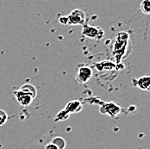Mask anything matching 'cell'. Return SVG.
I'll use <instances>...</instances> for the list:
<instances>
[{
    "label": "cell",
    "mask_w": 150,
    "mask_h": 149,
    "mask_svg": "<svg viewBox=\"0 0 150 149\" xmlns=\"http://www.w3.org/2000/svg\"><path fill=\"white\" fill-rule=\"evenodd\" d=\"M69 113H67L65 109H63V110H61L60 113H58L57 114V116H56V121L57 120H59V121H63V120L65 119H67V117H69Z\"/></svg>",
    "instance_id": "8fae6325"
},
{
    "label": "cell",
    "mask_w": 150,
    "mask_h": 149,
    "mask_svg": "<svg viewBox=\"0 0 150 149\" xmlns=\"http://www.w3.org/2000/svg\"><path fill=\"white\" fill-rule=\"evenodd\" d=\"M44 149H60L56 145H54L53 142H49L45 146Z\"/></svg>",
    "instance_id": "5bb4252c"
},
{
    "label": "cell",
    "mask_w": 150,
    "mask_h": 149,
    "mask_svg": "<svg viewBox=\"0 0 150 149\" xmlns=\"http://www.w3.org/2000/svg\"><path fill=\"white\" fill-rule=\"evenodd\" d=\"M7 120H8V116L6 112L3 109H0V126H3L4 124H5Z\"/></svg>",
    "instance_id": "7c38bea8"
},
{
    "label": "cell",
    "mask_w": 150,
    "mask_h": 149,
    "mask_svg": "<svg viewBox=\"0 0 150 149\" xmlns=\"http://www.w3.org/2000/svg\"><path fill=\"white\" fill-rule=\"evenodd\" d=\"M139 87L142 89H150V78L149 77H144L141 78L138 81Z\"/></svg>",
    "instance_id": "ba28073f"
},
{
    "label": "cell",
    "mask_w": 150,
    "mask_h": 149,
    "mask_svg": "<svg viewBox=\"0 0 150 149\" xmlns=\"http://www.w3.org/2000/svg\"><path fill=\"white\" fill-rule=\"evenodd\" d=\"M92 77V69L87 65H81L78 68V72L76 73V81L79 84L87 83Z\"/></svg>",
    "instance_id": "277c9868"
},
{
    "label": "cell",
    "mask_w": 150,
    "mask_h": 149,
    "mask_svg": "<svg viewBox=\"0 0 150 149\" xmlns=\"http://www.w3.org/2000/svg\"><path fill=\"white\" fill-rule=\"evenodd\" d=\"M141 10L144 14L150 15V0H142L141 3Z\"/></svg>",
    "instance_id": "9c48e42d"
},
{
    "label": "cell",
    "mask_w": 150,
    "mask_h": 149,
    "mask_svg": "<svg viewBox=\"0 0 150 149\" xmlns=\"http://www.w3.org/2000/svg\"><path fill=\"white\" fill-rule=\"evenodd\" d=\"M15 97L16 101L19 103V105L23 107H27L32 103L33 101V97L30 96V94L22 91L21 90H17L15 92Z\"/></svg>",
    "instance_id": "5b68a950"
},
{
    "label": "cell",
    "mask_w": 150,
    "mask_h": 149,
    "mask_svg": "<svg viewBox=\"0 0 150 149\" xmlns=\"http://www.w3.org/2000/svg\"><path fill=\"white\" fill-rule=\"evenodd\" d=\"M19 90H21L23 92H26L28 94H30V96L35 99L37 96V90L35 88V85H33L32 84H30V83H25L23 84Z\"/></svg>",
    "instance_id": "52a82bcc"
},
{
    "label": "cell",
    "mask_w": 150,
    "mask_h": 149,
    "mask_svg": "<svg viewBox=\"0 0 150 149\" xmlns=\"http://www.w3.org/2000/svg\"><path fill=\"white\" fill-rule=\"evenodd\" d=\"M67 17V25H84L86 23V13L81 9H74Z\"/></svg>",
    "instance_id": "7a4b0ae2"
},
{
    "label": "cell",
    "mask_w": 150,
    "mask_h": 149,
    "mask_svg": "<svg viewBox=\"0 0 150 149\" xmlns=\"http://www.w3.org/2000/svg\"><path fill=\"white\" fill-rule=\"evenodd\" d=\"M59 23L63 25H67V16H60L59 17Z\"/></svg>",
    "instance_id": "4fadbf2b"
},
{
    "label": "cell",
    "mask_w": 150,
    "mask_h": 149,
    "mask_svg": "<svg viewBox=\"0 0 150 149\" xmlns=\"http://www.w3.org/2000/svg\"><path fill=\"white\" fill-rule=\"evenodd\" d=\"M51 142H53L54 145H56L60 149H64L66 148V141L62 137H55L53 139V141Z\"/></svg>",
    "instance_id": "30bf717a"
},
{
    "label": "cell",
    "mask_w": 150,
    "mask_h": 149,
    "mask_svg": "<svg viewBox=\"0 0 150 149\" xmlns=\"http://www.w3.org/2000/svg\"><path fill=\"white\" fill-rule=\"evenodd\" d=\"M82 35L83 36L89 38V39H94V40H100L104 37L105 32L99 27L92 26L90 24H84L82 29Z\"/></svg>",
    "instance_id": "3957f363"
},
{
    "label": "cell",
    "mask_w": 150,
    "mask_h": 149,
    "mask_svg": "<svg viewBox=\"0 0 150 149\" xmlns=\"http://www.w3.org/2000/svg\"><path fill=\"white\" fill-rule=\"evenodd\" d=\"M129 41V34L127 32H120L117 34L114 44H113V56L117 60V63H119L122 58V55L125 54L126 47Z\"/></svg>",
    "instance_id": "6da1fadb"
},
{
    "label": "cell",
    "mask_w": 150,
    "mask_h": 149,
    "mask_svg": "<svg viewBox=\"0 0 150 149\" xmlns=\"http://www.w3.org/2000/svg\"><path fill=\"white\" fill-rule=\"evenodd\" d=\"M64 109L69 114L79 112L82 109V104L78 100H73V101H70L67 105H66Z\"/></svg>",
    "instance_id": "8992f818"
}]
</instances>
